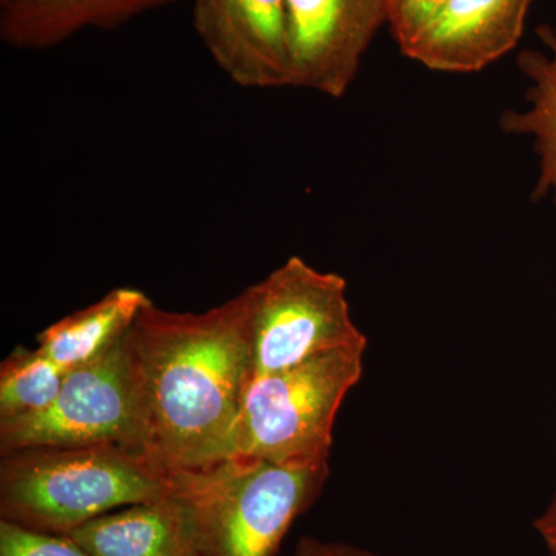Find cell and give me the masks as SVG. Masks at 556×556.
Masks as SVG:
<instances>
[{"mask_svg": "<svg viewBox=\"0 0 556 556\" xmlns=\"http://www.w3.org/2000/svg\"><path fill=\"white\" fill-rule=\"evenodd\" d=\"M247 292L252 382L329 351L368 345L351 317L346 280L339 274L321 273L294 255Z\"/></svg>", "mask_w": 556, "mask_h": 556, "instance_id": "5b68a950", "label": "cell"}, {"mask_svg": "<svg viewBox=\"0 0 556 556\" xmlns=\"http://www.w3.org/2000/svg\"><path fill=\"white\" fill-rule=\"evenodd\" d=\"M177 0H0V39L14 50L54 49L84 30H116Z\"/></svg>", "mask_w": 556, "mask_h": 556, "instance_id": "30bf717a", "label": "cell"}, {"mask_svg": "<svg viewBox=\"0 0 556 556\" xmlns=\"http://www.w3.org/2000/svg\"><path fill=\"white\" fill-rule=\"evenodd\" d=\"M208 56L241 89L292 87L287 0H193Z\"/></svg>", "mask_w": 556, "mask_h": 556, "instance_id": "ba28073f", "label": "cell"}, {"mask_svg": "<svg viewBox=\"0 0 556 556\" xmlns=\"http://www.w3.org/2000/svg\"><path fill=\"white\" fill-rule=\"evenodd\" d=\"M328 478L329 463L278 466L241 456L178 475L190 556H276Z\"/></svg>", "mask_w": 556, "mask_h": 556, "instance_id": "3957f363", "label": "cell"}, {"mask_svg": "<svg viewBox=\"0 0 556 556\" xmlns=\"http://www.w3.org/2000/svg\"><path fill=\"white\" fill-rule=\"evenodd\" d=\"M124 336L102 356L68 371L46 408L0 420V455L31 447L142 450L137 390Z\"/></svg>", "mask_w": 556, "mask_h": 556, "instance_id": "8992f818", "label": "cell"}, {"mask_svg": "<svg viewBox=\"0 0 556 556\" xmlns=\"http://www.w3.org/2000/svg\"><path fill=\"white\" fill-rule=\"evenodd\" d=\"M124 343L144 453L174 478L236 455L237 426L252 383L247 289L204 313L149 303Z\"/></svg>", "mask_w": 556, "mask_h": 556, "instance_id": "6da1fadb", "label": "cell"}, {"mask_svg": "<svg viewBox=\"0 0 556 556\" xmlns=\"http://www.w3.org/2000/svg\"><path fill=\"white\" fill-rule=\"evenodd\" d=\"M149 303L152 300L141 289H112L98 302L39 332L36 348L65 372L72 371L116 345Z\"/></svg>", "mask_w": 556, "mask_h": 556, "instance_id": "7c38bea8", "label": "cell"}, {"mask_svg": "<svg viewBox=\"0 0 556 556\" xmlns=\"http://www.w3.org/2000/svg\"><path fill=\"white\" fill-rule=\"evenodd\" d=\"M538 532L544 538L552 554L556 552V495L547 510L536 519Z\"/></svg>", "mask_w": 556, "mask_h": 556, "instance_id": "ac0fdd59", "label": "cell"}, {"mask_svg": "<svg viewBox=\"0 0 556 556\" xmlns=\"http://www.w3.org/2000/svg\"><path fill=\"white\" fill-rule=\"evenodd\" d=\"M538 39L547 53L525 50L518 56L522 75L530 79L525 112L507 110L501 115V129L508 135L532 137L538 156V179L532 199L551 197L556 204V28L541 25Z\"/></svg>", "mask_w": 556, "mask_h": 556, "instance_id": "4fadbf2b", "label": "cell"}, {"mask_svg": "<svg viewBox=\"0 0 556 556\" xmlns=\"http://www.w3.org/2000/svg\"><path fill=\"white\" fill-rule=\"evenodd\" d=\"M532 0H448L401 51L444 73L481 72L521 39Z\"/></svg>", "mask_w": 556, "mask_h": 556, "instance_id": "9c48e42d", "label": "cell"}, {"mask_svg": "<svg viewBox=\"0 0 556 556\" xmlns=\"http://www.w3.org/2000/svg\"><path fill=\"white\" fill-rule=\"evenodd\" d=\"M552 555L556 556V552H555V554H552Z\"/></svg>", "mask_w": 556, "mask_h": 556, "instance_id": "d6986e66", "label": "cell"}, {"mask_svg": "<svg viewBox=\"0 0 556 556\" xmlns=\"http://www.w3.org/2000/svg\"><path fill=\"white\" fill-rule=\"evenodd\" d=\"M367 345L329 351L255 379L237 426L236 455L278 466L328 464L332 428L364 371Z\"/></svg>", "mask_w": 556, "mask_h": 556, "instance_id": "277c9868", "label": "cell"}, {"mask_svg": "<svg viewBox=\"0 0 556 556\" xmlns=\"http://www.w3.org/2000/svg\"><path fill=\"white\" fill-rule=\"evenodd\" d=\"M292 556H380L367 548L340 543V541H324L318 538L303 536L295 546Z\"/></svg>", "mask_w": 556, "mask_h": 556, "instance_id": "e0dca14e", "label": "cell"}, {"mask_svg": "<svg viewBox=\"0 0 556 556\" xmlns=\"http://www.w3.org/2000/svg\"><path fill=\"white\" fill-rule=\"evenodd\" d=\"M292 87L340 100L382 25L388 0H287Z\"/></svg>", "mask_w": 556, "mask_h": 556, "instance_id": "52a82bcc", "label": "cell"}, {"mask_svg": "<svg viewBox=\"0 0 556 556\" xmlns=\"http://www.w3.org/2000/svg\"><path fill=\"white\" fill-rule=\"evenodd\" d=\"M0 456V519L56 535L161 500L177 486L148 453L126 445L31 447Z\"/></svg>", "mask_w": 556, "mask_h": 556, "instance_id": "7a4b0ae2", "label": "cell"}, {"mask_svg": "<svg viewBox=\"0 0 556 556\" xmlns=\"http://www.w3.org/2000/svg\"><path fill=\"white\" fill-rule=\"evenodd\" d=\"M0 556H90L68 535L40 532L0 519Z\"/></svg>", "mask_w": 556, "mask_h": 556, "instance_id": "9a60e30c", "label": "cell"}, {"mask_svg": "<svg viewBox=\"0 0 556 556\" xmlns=\"http://www.w3.org/2000/svg\"><path fill=\"white\" fill-rule=\"evenodd\" d=\"M68 536L90 556H190L188 511L177 486L161 500L93 519Z\"/></svg>", "mask_w": 556, "mask_h": 556, "instance_id": "8fae6325", "label": "cell"}, {"mask_svg": "<svg viewBox=\"0 0 556 556\" xmlns=\"http://www.w3.org/2000/svg\"><path fill=\"white\" fill-rule=\"evenodd\" d=\"M448 0H388V25L399 49L427 27Z\"/></svg>", "mask_w": 556, "mask_h": 556, "instance_id": "2e32d148", "label": "cell"}, {"mask_svg": "<svg viewBox=\"0 0 556 556\" xmlns=\"http://www.w3.org/2000/svg\"><path fill=\"white\" fill-rule=\"evenodd\" d=\"M65 375L38 348H14L0 365V420L46 408L60 393Z\"/></svg>", "mask_w": 556, "mask_h": 556, "instance_id": "5bb4252c", "label": "cell"}]
</instances>
